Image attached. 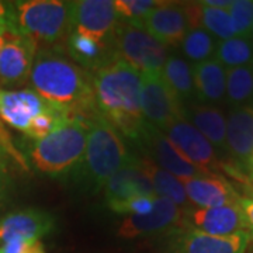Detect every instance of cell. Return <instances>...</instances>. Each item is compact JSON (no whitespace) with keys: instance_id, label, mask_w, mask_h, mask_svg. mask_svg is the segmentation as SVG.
I'll return each mask as SVG.
<instances>
[{"instance_id":"obj_21","label":"cell","mask_w":253,"mask_h":253,"mask_svg":"<svg viewBox=\"0 0 253 253\" xmlns=\"http://www.w3.org/2000/svg\"><path fill=\"white\" fill-rule=\"evenodd\" d=\"M194 91L200 101L206 103H219L225 99L226 69L211 58L204 62L194 63L191 66Z\"/></svg>"},{"instance_id":"obj_41","label":"cell","mask_w":253,"mask_h":253,"mask_svg":"<svg viewBox=\"0 0 253 253\" xmlns=\"http://www.w3.org/2000/svg\"><path fill=\"white\" fill-rule=\"evenodd\" d=\"M249 176H251V179H252V181H253V169L252 170H249Z\"/></svg>"},{"instance_id":"obj_26","label":"cell","mask_w":253,"mask_h":253,"mask_svg":"<svg viewBox=\"0 0 253 253\" xmlns=\"http://www.w3.org/2000/svg\"><path fill=\"white\" fill-rule=\"evenodd\" d=\"M215 59L225 69L239 68L253 63V41L244 37H234L217 42Z\"/></svg>"},{"instance_id":"obj_7","label":"cell","mask_w":253,"mask_h":253,"mask_svg":"<svg viewBox=\"0 0 253 253\" xmlns=\"http://www.w3.org/2000/svg\"><path fill=\"white\" fill-rule=\"evenodd\" d=\"M141 107L146 124L159 131L184 118L183 103L168 87L161 73H142Z\"/></svg>"},{"instance_id":"obj_28","label":"cell","mask_w":253,"mask_h":253,"mask_svg":"<svg viewBox=\"0 0 253 253\" xmlns=\"http://www.w3.org/2000/svg\"><path fill=\"white\" fill-rule=\"evenodd\" d=\"M180 46L187 59L200 63L212 58L215 54L217 41L204 28H191L181 41Z\"/></svg>"},{"instance_id":"obj_32","label":"cell","mask_w":253,"mask_h":253,"mask_svg":"<svg viewBox=\"0 0 253 253\" xmlns=\"http://www.w3.org/2000/svg\"><path fill=\"white\" fill-rule=\"evenodd\" d=\"M158 196L149 197V196H142V197H134V199L124 200V201H114V203H107L109 208L118 214H128V215H146L151 212L154 207V201Z\"/></svg>"},{"instance_id":"obj_27","label":"cell","mask_w":253,"mask_h":253,"mask_svg":"<svg viewBox=\"0 0 253 253\" xmlns=\"http://www.w3.org/2000/svg\"><path fill=\"white\" fill-rule=\"evenodd\" d=\"M66 44H68L71 58L76 62L82 63L84 66L99 65V68L106 63L104 61V54L107 49L106 44H99L90 38L81 36L73 31H71V34L66 38Z\"/></svg>"},{"instance_id":"obj_1","label":"cell","mask_w":253,"mask_h":253,"mask_svg":"<svg viewBox=\"0 0 253 253\" xmlns=\"http://www.w3.org/2000/svg\"><path fill=\"white\" fill-rule=\"evenodd\" d=\"M91 81L100 117L138 142L148 126L141 107L142 73L120 59H110L97 68Z\"/></svg>"},{"instance_id":"obj_22","label":"cell","mask_w":253,"mask_h":253,"mask_svg":"<svg viewBox=\"0 0 253 253\" xmlns=\"http://www.w3.org/2000/svg\"><path fill=\"white\" fill-rule=\"evenodd\" d=\"M184 117L214 148L226 151V117L218 107L210 104H191L184 109Z\"/></svg>"},{"instance_id":"obj_11","label":"cell","mask_w":253,"mask_h":253,"mask_svg":"<svg viewBox=\"0 0 253 253\" xmlns=\"http://www.w3.org/2000/svg\"><path fill=\"white\" fill-rule=\"evenodd\" d=\"M144 146L149 159L154 161L163 170L169 172L177 179H190V177H203V176H215V173H210L190 163L184 156L168 139L162 131L156 129L149 124L145 128L144 134L138 141Z\"/></svg>"},{"instance_id":"obj_8","label":"cell","mask_w":253,"mask_h":253,"mask_svg":"<svg viewBox=\"0 0 253 253\" xmlns=\"http://www.w3.org/2000/svg\"><path fill=\"white\" fill-rule=\"evenodd\" d=\"M118 20L113 0L71 1V31L99 44H106Z\"/></svg>"},{"instance_id":"obj_30","label":"cell","mask_w":253,"mask_h":253,"mask_svg":"<svg viewBox=\"0 0 253 253\" xmlns=\"http://www.w3.org/2000/svg\"><path fill=\"white\" fill-rule=\"evenodd\" d=\"M159 4L161 1L158 0H116L114 1L118 18L129 23H141L145 16Z\"/></svg>"},{"instance_id":"obj_39","label":"cell","mask_w":253,"mask_h":253,"mask_svg":"<svg viewBox=\"0 0 253 253\" xmlns=\"http://www.w3.org/2000/svg\"><path fill=\"white\" fill-rule=\"evenodd\" d=\"M4 31H6V30H4ZM4 31L0 33V49H1V46L4 44Z\"/></svg>"},{"instance_id":"obj_34","label":"cell","mask_w":253,"mask_h":253,"mask_svg":"<svg viewBox=\"0 0 253 253\" xmlns=\"http://www.w3.org/2000/svg\"><path fill=\"white\" fill-rule=\"evenodd\" d=\"M238 204L242 210L246 226H248V232L253 236V194H249L246 197H239Z\"/></svg>"},{"instance_id":"obj_20","label":"cell","mask_w":253,"mask_h":253,"mask_svg":"<svg viewBox=\"0 0 253 253\" xmlns=\"http://www.w3.org/2000/svg\"><path fill=\"white\" fill-rule=\"evenodd\" d=\"M226 152L248 168L253 154V106L232 107L226 117Z\"/></svg>"},{"instance_id":"obj_38","label":"cell","mask_w":253,"mask_h":253,"mask_svg":"<svg viewBox=\"0 0 253 253\" xmlns=\"http://www.w3.org/2000/svg\"><path fill=\"white\" fill-rule=\"evenodd\" d=\"M245 253H253V236H251V239H249V244H248V248H246Z\"/></svg>"},{"instance_id":"obj_36","label":"cell","mask_w":253,"mask_h":253,"mask_svg":"<svg viewBox=\"0 0 253 253\" xmlns=\"http://www.w3.org/2000/svg\"><path fill=\"white\" fill-rule=\"evenodd\" d=\"M204 6H208V7H214V9H222L228 10L232 4V0H204L201 1Z\"/></svg>"},{"instance_id":"obj_25","label":"cell","mask_w":253,"mask_h":253,"mask_svg":"<svg viewBox=\"0 0 253 253\" xmlns=\"http://www.w3.org/2000/svg\"><path fill=\"white\" fill-rule=\"evenodd\" d=\"M225 97L234 107L248 106L253 99V66L226 69Z\"/></svg>"},{"instance_id":"obj_18","label":"cell","mask_w":253,"mask_h":253,"mask_svg":"<svg viewBox=\"0 0 253 253\" xmlns=\"http://www.w3.org/2000/svg\"><path fill=\"white\" fill-rule=\"evenodd\" d=\"M104 193L107 203L124 201L142 196H156L151 181L141 168L139 158L132 155H129L126 162L106 181Z\"/></svg>"},{"instance_id":"obj_17","label":"cell","mask_w":253,"mask_h":253,"mask_svg":"<svg viewBox=\"0 0 253 253\" xmlns=\"http://www.w3.org/2000/svg\"><path fill=\"white\" fill-rule=\"evenodd\" d=\"M55 217L40 210H23L0 219V245L11 241H40L52 232Z\"/></svg>"},{"instance_id":"obj_43","label":"cell","mask_w":253,"mask_h":253,"mask_svg":"<svg viewBox=\"0 0 253 253\" xmlns=\"http://www.w3.org/2000/svg\"><path fill=\"white\" fill-rule=\"evenodd\" d=\"M252 66H253V63H252Z\"/></svg>"},{"instance_id":"obj_9","label":"cell","mask_w":253,"mask_h":253,"mask_svg":"<svg viewBox=\"0 0 253 253\" xmlns=\"http://www.w3.org/2000/svg\"><path fill=\"white\" fill-rule=\"evenodd\" d=\"M180 228L194 229L214 236L235 235L248 232L242 210L239 204L215 208H189L181 214Z\"/></svg>"},{"instance_id":"obj_16","label":"cell","mask_w":253,"mask_h":253,"mask_svg":"<svg viewBox=\"0 0 253 253\" xmlns=\"http://www.w3.org/2000/svg\"><path fill=\"white\" fill-rule=\"evenodd\" d=\"M249 239V232L214 236L194 229L179 228L173 239V253H245Z\"/></svg>"},{"instance_id":"obj_35","label":"cell","mask_w":253,"mask_h":253,"mask_svg":"<svg viewBox=\"0 0 253 253\" xmlns=\"http://www.w3.org/2000/svg\"><path fill=\"white\" fill-rule=\"evenodd\" d=\"M0 146H1V148L6 151V152H9V154L11 155L13 158H16L20 165L26 166V165H24V159L20 156V154H18L17 151H16V148L11 145V141H10L9 134L4 131V128H3V126H1V123H0Z\"/></svg>"},{"instance_id":"obj_4","label":"cell","mask_w":253,"mask_h":253,"mask_svg":"<svg viewBox=\"0 0 253 253\" xmlns=\"http://www.w3.org/2000/svg\"><path fill=\"white\" fill-rule=\"evenodd\" d=\"M90 118H69L45 138L36 141L30 156L37 169L48 176L72 172L84 155Z\"/></svg>"},{"instance_id":"obj_6","label":"cell","mask_w":253,"mask_h":253,"mask_svg":"<svg viewBox=\"0 0 253 253\" xmlns=\"http://www.w3.org/2000/svg\"><path fill=\"white\" fill-rule=\"evenodd\" d=\"M113 58L141 73H161L168 59V46L149 34L141 23L118 21L111 33Z\"/></svg>"},{"instance_id":"obj_29","label":"cell","mask_w":253,"mask_h":253,"mask_svg":"<svg viewBox=\"0 0 253 253\" xmlns=\"http://www.w3.org/2000/svg\"><path fill=\"white\" fill-rule=\"evenodd\" d=\"M200 4H201L200 27L208 31L214 38H219L221 41L238 37L228 10L208 7L204 6L201 1Z\"/></svg>"},{"instance_id":"obj_2","label":"cell","mask_w":253,"mask_h":253,"mask_svg":"<svg viewBox=\"0 0 253 253\" xmlns=\"http://www.w3.org/2000/svg\"><path fill=\"white\" fill-rule=\"evenodd\" d=\"M37 94L55 106L69 110L73 116L94 117L97 111L93 81L72 58L56 49H40L30 72Z\"/></svg>"},{"instance_id":"obj_15","label":"cell","mask_w":253,"mask_h":253,"mask_svg":"<svg viewBox=\"0 0 253 253\" xmlns=\"http://www.w3.org/2000/svg\"><path fill=\"white\" fill-rule=\"evenodd\" d=\"M141 24L165 46H180L189 33L183 6L174 1H161L145 16Z\"/></svg>"},{"instance_id":"obj_10","label":"cell","mask_w":253,"mask_h":253,"mask_svg":"<svg viewBox=\"0 0 253 253\" xmlns=\"http://www.w3.org/2000/svg\"><path fill=\"white\" fill-rule=\"evenodd\" d=\"M162 132L179 151V154L194 166L210 173H214L221 166L215 148L196 126L190 124L186 117L174 121Z\"/></svg>"},{"instance_id":"obj_31","label":"cell","mask_w":253,"mask_h":253,"mask_svg":"<svg viewBox=\"0 0 253 253\" xmlns=\"http://www.w3.org/2000/svg\"><path fill=\"white\" fill-rule=\"evenodd\" d=\"M238 37L249 38L253 27V0H234L228 9Z\"/></svg>"},{"instance_id":"obj_40","label":"cell","mask_w":253,"mask_h":253,"mask_svg":"<svg viewBox=\"0 0 253 253\" xmlns=\"http://www.w3.org/2000/svg\"><path fill=\"white\" fill-rule=\"evenodd\" d=\"M248 169H249V170H252L253 169V154L252 156H251V159H249V163H248Z\"/></svg>"},{"instance_id":"obj_14","label":"cell","mask_w":253,"mask_h":253,"mask_svg":"<svg viewBox=\"0 0 253 253\" xmlns=\"http://www.w3.org/2000/svg\"><path fill=\"white\" fill-rule=\"evenodd\" d=\"M49 106V101L31 89L0 90V118L23 134H27L33 121Z\"/></svg>"},{"instance_id":"obj_42","label":"cell","mask_w":253,"mask_h":253,"mask_svg":"<svg viewBox=\"0 0 253 253\" xmlns=\"http://www.w3.org/2000/svg\"><path fill=\"white\" fill-rule=\"evenodd\" d=\"M251 37L253 38V27H252V30H251Z\"/></svg>"},{"instance_id":"obj_24","label":"cell","mask_w":253,"mask_h":253,"mask_svg":"<svg viewBox=\"0 0 253 253\" xmlns=\"http://www.w3.org/2000/svg\"><path fill=\"white\" fill-rule=\"evenodd\" d=\"M161 76L181 103L196 96L191 66L186 59L177 55H169L161 71Z\"/></svg>"},{"instance_id":"obj_23","label":"cell","mask_w":253,"mask_h":253,"mask_svg":"<svg viewBox=\"0 0 253 253\" xmlns=\"http://www.w3.org/2000/svg\"><path fill=\"white\" fill-rule=\"evenodd\" d=\"M139 163H141V168L146 174V177L151 181L156 196L170 200L172 203H174L180 208L181 211L193 208L186 196V191H184L180 179L163 170L162 168H159L149 158H139Z\"/></svg>"},{"instance_id":"obj_3","label":"cell","mask_w":253,"mask_h":253,"mask_svg":"<svg viewBox=\"0 0 253 253\" xmlns=\"http://www.w3.org/2000/svg\"><path fill=\"white\" fill-rule=\"evenodd\" d=\"M128 158L129 154L116 128L97 114L89 121L84 155L73 173L84 186L97 191Z\"/></svg>"},{"instance_id":"obj_5","label":"cell","mask_w":253,"mask_h":253,"mask_svg":"<svg viewBox=\"0 0 253 253\" xmlns=\"http://www.w3.org/2000/svg\"><path fill=\"white\" fill-rule=\"evenodd\" d=\"M16 6L18 33L37 49H54L71 34V1L28 0Z\"/></svg>"},{"instance_id":"obj_33","label":"cell","mask_w":253,"mask_h":253,"mask_svg":"<svg viewBox=\"0 0 253 253\" xmlns=\"http://www.w3.org/2000/svg\"><path fill=\"white\" fill-rule=\"evenodd\" d=\"M0 253H46L41 241H11L0 245Z\"/></svg>"},{"instance_id":"obj_12","label":"cell","mask_w":253,"mask_h":253,"mask_svg":"<svg viewBox=\"0 0 253 253\" xmlns=\"http://www.w3.org/2000/svg\"><path fill=\"white\" fill-rule=\"evenodd\" d=\"M37 46L17 30L4 31V44L0 49V82L20 84L30 78Z\"/></svg>"},{"instance_id":"obj_37","label":"cell","mask_w":253,"mask_h":253,"mask_svg":"<svg viewBox=\"0 0 253 253\" xmlns=\"http://www.w3.org/2000/svg\"><path fill=\"white\" fill-rule=\"evenodd\" d=\"M7 9H6V4L0 1V20H7Z\"/></svg>"},{"instance_id":"obj_19","label":"cell","mask_w":253,"mask_h":253,"mask_svg":"<svg viewBox=\"0 0 253 253\" xmlns=\"http://www.w3.org/2000/svg\"><path fill=\"white\" fill-rule=\"evenodd\" d=\"M190 204L196 208H215L238 204L239 194L221 176L180 179Z\"/></svg>"},{"instance_id":"obj_13","label":"cell","mask_w":253,"mask_h":253,"mask_svg":"<svg viewBox=\"0 0 253 253\" xmlns=\"http://www.w3.org/2000/svg\"><path fill=\"white\" fill-rule=\"evenodd\" d=\"M181 211L174 203L165 197H156L154 207L146 215H128L120 224L117 235L124 239L156 234L169 228H180Z\"/></svg>"}]
</instances>
